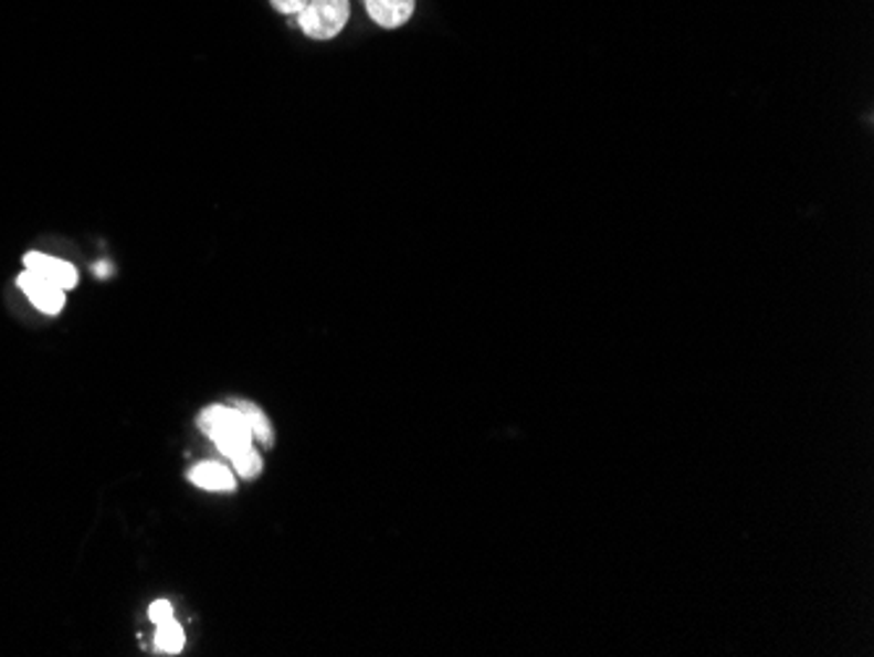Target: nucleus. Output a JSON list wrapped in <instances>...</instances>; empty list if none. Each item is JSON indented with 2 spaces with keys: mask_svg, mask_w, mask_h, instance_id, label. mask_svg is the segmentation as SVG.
Masks as SVG:
<instances>
[{
  "mask_svg": "<svg viewBox=\"0 0 874 657\" xmlns=\"http://www.w3.org/2000/svg\"><path fill=\"white\" fill-rule=\"evenodd\" d=\"M231 464H233V469H236V475L244 477V479L260 477V471H262V458H260V454L254 448L246 451L244 456L233 458Z\"/></svg>",
  "mask_w": 874,
  "mask_h": 657,
  "instance_id": "nucleus-9",
  "label": "nucleus"
},
{
  "mask_svg": "<svg viewBox=\"0 0 874 657\" xmlns=\"http://www.w3.org/2000/svg\"><path fill=\"white\" fill-rule=\"evenodd\" d=\"M369 19L382 30H401L414 17L417 0H365Z\"/></svg>",
  "mask_w": 874,
  "mask_h": 657,
  "instance_id": "nucleus-5",
  "label": "nucleus"
},
{
  "mask_svg": "<svg viewBox=\"0 0 874 657\" xmlns=\"http://www.w3.org/2000/svg\"><path fill=\"white\" fill-rule=\"evenodd\" d=\"M189 479L197 487H202V490H210V492H233L236 490V477H233V471L229 469V466H223L218 462L197 464L194 469L189 471Z\"/></svg>",
  "mask_w": 874,
  "mask_h": 657,
  "instance_id": "nucleus-6",
  "label": "nucleus"
},
{
  "mask_svg": "<svg viewBox=\"0 0 874 657\" xmlns=\"http://www.w3.org/2000/svg\"><path fill=\"white\" fill-rule=\"evenodd\" d=\"M348 17H351V3L348 0H309V6L298 17L296 27L307 34L309 40H336L346 30Z\"/></svg>",
  "mask_w": 874,
  "mask_h": 657,
  "instance_id": "nucleus-2",
  "label": "nucleus"
},
{
  "mask_svg": "<svg viewBox=\"0 0 874 657\" xmlns=\"http://www.w3.org/2000/svg\"><path fill=\"white\" fill-rule=\"evenodd\" d=\"M199 430L218 445L220 454L233 458L254 448V433L236 406H210L199 416Z\"/></svg>",
  "mask_w": 874,
  "mask_h": 657,
  "instance_id": "nucleus-1",
  "label": "nucleus"
},
{
  "mask_svg": "<svg viewBox=\"0 0 874 657\" xmlns=\"http://www.w3.org/2000/svg\"><path fill=\"white\" fill-rule=\"evenodd\" d=\"M24 267L27 271H34L40 273L42 278L53 280L55 286L61 288H74L76 280H80V273H76V267L66 263V259H59V257H50V254H42V252H30L24 257Z\"/></svg>",
  "mask_w": 874,
  "mask_h": 657,
  "instance_id": "nucleus-4",
  "label": "nucleus"
},
{
  "mask_svg": "<svg viewBox=\"0 0 874 657\" xmlns=\"http://www.w3.org/2000/svg\"><path fill=\"white\" fill-rule=\"evenodd\" d=\"M270 6H273L275 11L283 13V17H298L304 9L309 6V0H270Z\"/></svg>",
  "mask_w": 874,
  "mask_h": 657,
  "instance_id": "nucleus-10",
  "label": "nucleus"
},
{
  "mask_svg": "<svg viewBox=\"0 0 874 657\" xmlns=\"http://www.w3.org/2000/svg\"><path fill=\"white\" fill-rule=\"evenodd\" d=\"M233 406H236L239 412L246 416L249 427H252V433H254V437H257L260 443L273 445V427H270L267 416L262 414V409H260V406H254L252 401H236V404H233Z\"/></svg>",
  "mask_w": 874,
  "mask_h": 657,
  "instance_id": "nucleus-8",
  "label": "nucleus"
},
{
  "mask_svg": "<svg viewBox=\"0 0 874 657\" xmlns=\"http://www.w3.org/2000/svg\"><path fill=\"white\" fill-rule=\"evenodd\" d=\"M19 288L27 294V299H30L34 307L40 309V312L45 315H59L63 307H66V288L55 286L53 280L42 278L40 273L34 271H27L19 275Z\"/></svg>",
  "mask_w": 874,
  "mask_h": 657,
  "instance_id": "nucleus-3",
  "label": "nucleus"
},
{
  "mask_svg": "<svg viewBox=\"0 0 874 657\" xmlns=\"http://www.w3.org/2000/svg\"><path fill=\"white\" fill-rule=\"evenodd\" d=\"M170 618H173V605H170L168 600H158V603L149 605V621H152L155 626L166 624Z\"/></svg>",
  "mask_w": 874,
  "mask_h": 657,
  "instance_id": "nucleus-11",
  "label": "nucleus"
},
{
  "mask_svg": "<svg viewBox=\"0 0 874 657\" xmlns=\"http://www.w3.org/2000/svg\"><path fill=\"white\" fill-rule=\"evenodd\" d=\"M183 645H187V634L183 628L176 624V618L166 621V624H158V632H155V647L166 655H179Z\"/></svg>",
  "mask_w": 874,
  "mask_h": 657,
  "instance_id": "nucleus-7",
  "label": "nucleus"
}]
</instances>
